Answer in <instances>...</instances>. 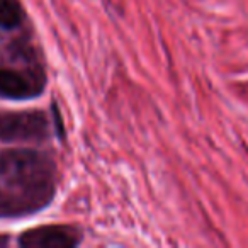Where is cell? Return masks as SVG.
Here are the masks:
<instances>
[{
    "instance_id": "1",
    "label": "cell",
    "mask_w": 248,
    "mask_h": 248,
    "mask_svg": "<svg viewBox=\"0 0 248 248\" xmlns=\"http://www.w3.org/2000/svg\"><path fill=\"white\" fill-rule=\"evenodd\" d=\"M56 190L49 156L32 150L0 153V214L19 216L48 206Z\"/></svg>"
},
{
    "instance_id": "2",
    "label": "cell",
    "mask_w": 248,
    "mask_h": 248,
    "mask_svg": "<svg viewBox=\"0 0 248 248\" xmlns=\"http://www.w3.org/2000/svg\"><path fill=\"white\" fill-rule=\"evenodd\" d=\"M49 135V121L41 110H16L0 114L2 141H41Z\"/></svg>"
},
{
    "instance_id": "3",
    "label": "cell",
    "mask_w": 248,
    "mask_h": 248,
    "mask_svg": "<svg viewBox=\"0 0 248 248\" xmlns=\"http://www.w3.org/2000/svg\"><path fill=\"white\" fill-rule=\"evenodd\" d=\"M82 241V233L73 226L49 224L28 230L21 234L19 243L26 248H73Z\"/></svg>"
},
{
    "instance_id": "4",
    "label": "cell",
    "mask_w": 248,
    "mask_h": 248,
    "mask_svg": "<svg viewBox=\"0 0 248 248\" xmlns=\"http://www.w3.org/2000/svg\"><path fill=\"white\" fill-rule=\"evenodd\" d=\"M41 77L22 75L14 70H0V95L9 99H28L41 93Z\"/></svg>"
},
{
    "instance_id": "5",
    "label": "cell",
    "mask_w": 248,
    "mask_h": 248,
    "mask_svg": "<svg viewBox=\"0 0 248 248\" xmlns=\"http://www.w3.org/2000/svg\"><path fill=\"white\" fill-rule=\"evenodd\" d=\"M24 19V11H22L19 0H0V28L14 29Z\"/></svg>"
},
{
    "instance_id": "6",
    "label": "cell",
    "mask_w": 248,
    "mask_h": 248,
    "mask_svg": "<svg viewBox=\"0 0 248 248\" xmlns=\"http://www.w3.org/2000/svg\"><path fill=\"white\" fill-rule=\"evenodd\" d=\"M7 236H4V234H0V247H2V245H5L7 243Z\"/></svg>"
}]
</instances>
